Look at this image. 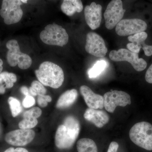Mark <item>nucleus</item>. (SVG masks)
<instances>
[{
  "label": "nucleus",
  "instance_id": "nucleus-1",
  "mask_svg": "<svg viewBox=\"0 0 152 152\" xmlns=\"http://www.w3.org/2000/svg\"><path fill=\"white\" fill-rule=\"evenodd\" d=\"M80 130L78 120L73 116L67 117L57 129L55 137L56 146L60 149L70 148L78 137Z\"/></svg>",
  "mask_w": 152,
  "mask_h": 152
},
{
  "label": "nucleus",
  "instance_id": "nucleus-2",
  "mask_svg": "<svg viewBox=\"0 0 152 152\" xmlns=\"http://www.w3.org/2000/svg\"><path fill=\"white\" fill-rule=\"evenodd\" d=\"M35 73L41 83L53 88H58L64 80V75L62 68L51 62L45 61L42 63Z\"/></svg>",
  "mask_w": 152,
  "mask_h": 152
},
{
  "label": "nucleus",
  "instance_id": "nucleus-3",
  "mask_svg": "<svg viewBox=\"0 0 152 152\" xmlns=\"http://www.w3.org/2000/svg\"><path fill=\"white\" fill-rule=\"evenodd\" d=\"M129 137L133 143L147 151H152V125L147 122L137 123L131 128Z\"/></svg>",
  "mask_w": 152,
  "mask_h": 152
},
{
  "label": "nucleus",
  "instance_id": "nucleus-4",
  "mask_svg": "<svg viewBox=\"0 0 152 152\" xmlns=\"http://www.w3.org/2000/svg\"><path fill=\"white\" fill-rule=\"evenodd\" d=\"M44 43L50 45L63 47L68 43L69 35L62 27L56 24L48 25L40 34Z\"/></svg>",
  "mask_w": 152,
  "mask_h": 152
},
{
  "label": "nucleus",
  "instance_id": "nucleus-5",
  "mask_svg": "<svg viewBox=\"0 0 152 152\" xmlns=\"http://www.w3.org/2000/svg\"><path fill=\"white\" fill-rule=\"evenodd\" d=\"M9 50L7 59L11 66L15 67L18 65L21 69H27L30 67L32 63L31 57L26 54L21 52L18 41L15 39L9 41L6 44Z\"/></svg>",
  "mask_w": 152,
  "mask_h": 152
},
{
  "label": "nucleus",
  "instance_id": "nucleus-6",
  "mask_svg": "<svg viewBox=\"0 0 152 152\" xmlns=\"http://www.w3.org/2000/svg\"><path fill=\"white\" fill-rule=\"evenodd\" d=\"M21 0H3L0 15L7 25L18 23L23 16Z\"/></svg>",
  "mask_w": 152,
  "mask_h": 152
},
{
  "label": "nucleus",
  "instance_id": "nucleus-7",
  "mask_svg": "<svg viewBox=\"0 0 152 152\" xmlns=\"http://www.w3.org/2000/svg\"><path fill=\"white\" fill-rule=\"evenodd\" d=\"M110 59L115 62L127 61L130 63L135 70L141 72L147 67L146 61L139 58L138 53H133L126 49H120L118 50H112L109 54Z\"/></svg>",
  "mask_w": 152,
  "mask_h": 152
},
{
  "label": "nucleus",
  "instance_id": "nucleus-8",
  "mask_svg": "<svg viewBox=\"0 0 152 152\" xmlns=\"http://www.w3.org/2000/svg\"><path fill=\"white\" fill-rule=\"evenodd\" d=\"M126 10L123 8L121 0H112L108 5L104 13L105 26L112 30L122 20Z\"/></svg>",
  "mask_w": 152,
  "mask_h": 152
},
{
  "label": "nucleus",
  "instance_id": "nucleus-9",
  "mask_svg": "<svg viewBox=\"0 0 152 152\" xmlns=\"http://www.w3.org/2000/svg\"><path fill=\"white\" fill-rule=\"evenodd\" d=\"M103 99L104 107L110 113H113L118 106L125 107L131 104L130 96L123 91L108 92L104 95Z\"/></svg>",
  "mask_w": 152,
  "mask_h": 152
},
{
  "label": "nucleus",
  "instance_id": "nucleus-10",
  "mask_svg": "<svg viewBox=\"0 0 152 152\" xmlns=\"http://www.w3.org/2000/svg\"><path fill=\"white\" fill-rule=\"evenodd\" d=\"M147 27L146 22L141 19H124L117 25L115 31L119 36L125 37L145 31Z\"/></svg>",
  "mask_w": 152,
  "mask_h": 152
},
{
  "label": "nucleus",
  "instance_id": "nucleus-11",
  "mask_svg": "<svg viewBox=\"0 0 152 152\" xmlns=\"http://www.w3.org/2000/svg\"><path fill=\"white\" fill-rule=\"evenodd\" d=\"M85 49L90 54L98 58L105 56L107 52V48L104 39L94 32H89L87 34Z\"/></svg>",
  "mask_w": 152,
  "mask_h": 152
},
{
  "label": "nucleus",
  "instance_id": "nucleus-12",
  "mask_svg": "<svg viewBox=\"0 0 152 152\" xmlns=\"http://www.w3.org/2000/svg\"><path fill=\"white\" fill-rule=\"evenodd\" d=\"M35 137L34 131L31 129H19L9 132L5 137L8 144L15 146H23L31 142Z\"/></svg>",
  "mask_w": 152,
  "mask_h": 152
},
{
  "label": "nucleus",
  "instance_id": "nucleus-13",
  "mask_svg": "<svg viewBox=\"0 0 152 152\" xmlns=\"http://www.w3.org/2000/svg\"><path fill=\"white\" fill-rule=\"evenodd\" d=\"M148 36V34L145 31L129 36L128 39L131 43H129L127 45L128 50L133 53H139L141 48H142L146 56H151L152 46L148 45L145 42Z\"/></svg>",
  "mask_w": 152,
  "mask_h": 152
},
{
  "label": "nucleus",
  "instance_id": "nucleus-14",
  "mask_svg": "<svg viewBox=\"0 0 152 152\" xmlns=\"http://www.w3.org/2000/svg\"><path fill=\"white\" fill-rule=\"evenodd\" d=\"M85 20L87 24L91 29L95 30L99 27L102 19V7L92 2L87 6L84 10Z\"/></svg>",
  "mask_w": 152,
  "mask_h": 152
},
{
  "label": "nucleus",
  "instance_id": "nucleus-15",
  "mask_svg": "<svg viewBox=\"0 0 152 152\" xmlns=\"http://www.w3.org/2000/svg\"><path fill=\"white\" fill-rule=\"evenodd\" d=\"M80 91L89 108L96 110L103 108V96L95 94L89 87L84 85L80 87Z\"/></svg>",
  "mask_w": 152,
  "mask_h": 152
},
{
  "label": "nucleus",
  "instance_id": "nucleus-16",
  "mask_svg": "<svg viewBox=\"0 0 152 152\" xmlns=\"http://www.w3.org/2000/svg\"><path fill=\"white\" fill-rule=\"evenodd\" d=\"M84 118L85 119L93 123L96 127L101 128L108 123L110 118L108 115L103 110L88 108L86 110Z\"/></svg>",
  "mask_w": 152,
  "mask_h": 152
},
{
  "label": "nucleus",
  "instance_id": "nucleus-17",
  "mask_svg": "<svg viewBox=\"0 0 152 152\" xmlns=\"http://www.w3.org/2000/svg\"><path fill=\"white\" fill-rule=\"evenodd\" d=\"M78 97L77 91L75 89L68 90L60 96L56 107L58 109L69 107L75 102Z\"/></svg>",
  "mask_w": 152,
  "mask_h": 152
},
{
  "label": "nucleus",
  "instance_id": "nucleus-18",
  "mask_svg": "<svg viewBox=\"0 0 152 152\" xmlns=\"http://www.w3.org/2000/svg\"><path fill=\"white\" fill-rule=\"evenodd\" d=\"M83 9L81 0H63L61 10L66 15L72 16L76 12H81Z\"/></svg>",
  "mask_w": 152,
  "mask_h": 152
},
{
  "label": "nucleus",
  "instance_id": "nucleus-19",
  "mask_svg": "<svg viewBox=\"0 0 152 152\" xmlns=\"http://www.w3.org/2000/svg\"><path fill=\"white\" fill-rule=\"evenodd\" d=\"M77 148L78 152H98L96 145L91 139H80L77 142Z\"/></svg>",
  "mask_w": 152,
  "mask_h": 152
},
{
  "label": "nucleus",
  "instance_id": "nucleus-20",
  "mask_svg": "<svg viewBox=\"0 0 152 152\" xmlns=\"http://www.w3.org/2000/svg\"><path fill=\"white\" fill-rule=\"evenodd\" d=\"M107 63L104 60L97 61L92 67L88 70V75L90 79L96 78L106 69L107 67Z\"/></svg>",
  "mask_w": 152,
  "mask_h": 152
},
{
  "label": "nucleus",
  "instance_id": "nucleus-21",
  "mask_svg": "<svg viewBox=\"0 0 152 152\" xmlns=\"http://www.w3.org/2000/svg\"><path fill=\"white\" fill-rule=\"evenodd\" d=\"M17 80V76L13 73L4 72L0 74V85L5 83L6 88H12Z\"/></svg>",
  "mask_w": 152,
  "mask_h": 152
},
{
  "label": "nucleus",
  "instance_id": "nucleus-22",
  "mask_svg": "<svg viewBox=\"0 0 152 152\" xmlns=\"http://www.w3.org/2000/svg\"><path fill=\"white\" fill-rule=\"evenodd\" d=\"M29 89L30 95L33 96L45 95L47 93L46 89L39 81L35 80L32 82Z\"/></svg>",
  "mask_w": 152,
  "mask_h": 152
},
{
  "label": "nucleus",
  "instance_id": "nucleus-23",
  "mask_svg": "<svg viewBox=\"0 0 152 152\" xmlns=\"http://www.w3.org/2000/svg\"><path fill=\"white\" fill-rule=\"evenodd\" d=\"M8 102L11 111L12 116L15 118L18 116L22 111V107L20 101L13 97H10Z\"/></svg>",
  "mask_w": 152,
  "mask_h": 152
},
{
  "label": "nucleus",
  "instance_id": "nucleus-24",
  "mask_svg": "<svg viewBox=\"0 0 152 152\" xmlns=\"http://www.w3.org/2000/svg\"><path fill=\"white\" fill-rule=\"evenodd\" d=\"M38 120L37 118L29 116L23 117V119L19 123V127L21 129H31L37 126Z\"/></svg>",
  "mask_w": 152,
  "mask_h": 152
},
{
  "label": "nucleus",
  "instance_id": "nucleus-25",
  "mask_svg": "<svg viewBox=\"0 0 152 152\" xmlns=\"http://www.w3.org/2000/svg\"><path fill=\"white\" fill-rule=\"evenodd\" d=\"M42 114V111L40 108L38 107H34L25 112L23 117L29 116L37 119Z\"/></svg>",
  "mask_w": 152,
  "mask_h": 152
},
{
  "label": "nucleus",
  "instance_id": "nucleus-26",
  "mask_svg": "<svg viewBox=\"0 0 152 152\" xmlns=\"http://www.w3.org/2000/svg\"><path fill=\"white\" fill-rule=\"evenodd\" d=\"M52 100L51 97L48 95H40L38 96L37 103L42 107H45L48 106V102H50Z\"/></svg>",
  "mask_w": 152,
  "mask_h": 152
},
{
  "label": "nucleus",
  "instance_id": "nucleus-27",
  "mask_svg": "<svg viewBox=\"0 0 152 152\" xmlns=\"http://www.w3.org/2000/svg\"><path fill=\"white\" fill-rule=\"evenodd\" d=\"M35 104V100L33 96L28 95L26 96L23 102V105L26 108H28L32 107Z\"/></svg>",
  "mask_w": 152,
  "mask_h": 152
},
{
  "label": "nucleus",
  "instance_id": "nucleus-28",
  "mask_svg": "<svg viewBox=\"0 0 152 152\" xmlns=\"http://www.w3.org/2000/svg\"><path fill=\"white\" fill-rule=\"evenodd\" d=\"M145 79L148 83L152 84V64L147 70L145 76Z\"/></svg>",
  "mask_w": 152,
  "mask_h": 152
},
{
  "label": "nucleus",
  "instance_id": "nucleus-29",
  "mask_svg": "<svg viewBox=\"0 0 152 152\" xmlns=\"http://www.w3.org/2000/svg\"><path fill=\"white\" fill-rule=\"evenodd\" d=\"M119 148V145L115 142H112L109 146L107 152H117Z\"/></svg>",
  "mask_w": 152,
  "mask_h": 152
},
{
  "label": "nucleus",
  "instance_id": "nucleus-30",
  "mask_svg": "<svg viewBox=\"0 0 152 152\" xmlns=\"http://www.w3.org/2000/svg\"><path fill=\"white\" fill-rule=\"evenodd\" d=\"M4 152H29L27 150L22 148H9Z\"/></svg>",
  "mask_w": 152,
  "mask_h": 152
},
{
  "label": "nucleus",
  "instance_id": "nucleus-31",
  "mask_svg": "<svg viewBox=\"0 0 152 152\" xmlns=\"http://www.w3.org/2000/svg\"><path fill=\"white\" fill-rule=\"evenodd\" d=\"M20 91L23 94L27 96L28 95H31L30 94L29 89L27 87L23 86L20 88Z\"/></svg>",
  "mask_w": 152,
  "mask_h": 152
},
{
  "label": "nucleus",
  "instance_id": "nucleus-32",
  "mask_svg": "<svg viewBox=\"0 0 152 152\" xmlns=\"http://www.w3.org/2000/svg\"><path fill=\"white\" fill-rule=\"evenodd\" d=\"M6 91V88L4 85H0V94H4Z\"/></svg>",
  "mask_w": 152,
  "mask_h": 152
},
{
  "label": "nucleus",
  "instance_id": "nucleus-33",
  "mask_svg": "<svg viewBox=\"0 0 152 152\" xmlns=\"http://www.w3.org/2000/svg\"><path fill=\"white\" fill-rule=\"evenodd\" d=\"M3 62L2 60L0 58V74L2 72V71L3 70Z\"/></svg>",
  "mask_w": 152,
  "mask_h": 152
},
{
  "label": "nucleus",
  "instance_id": "nucleus-34",
  "mask_svg": "<svg viewBox=\"0 0 152 152\" xmlns=\"http://www.w3.org/2000/svg\"><path fill=\"white\" fill-rule=\"evenodd\" d=\"M28 1V0H21L22 2L25 3V4H26V3H27Z\"/></svg>",
  "mask_w": 152,
  "mask_h": 152
}]
</instances>
